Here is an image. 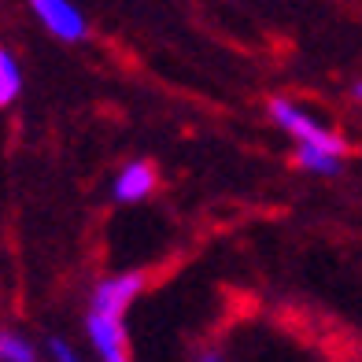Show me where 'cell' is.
<instances>
[{"label": "cell", "instance_id": "6da1fadb", "mask_svg": "<svg viewBox=\"0 0 362 362\" xmlns=\"http://www.w3.org/2000/svg\"><path fill=\"white\" fill-rule=\"evenodd\" d=\"M144 288V270H111L89 285L86 307H81V337H86V348L96 362H137L129 315H134Z\"/></svg>", "mask_w": 362, "mask_h": 362}, {"label": "cell", "instance_id": "7a4b0ae2", "mask_svg": "<svg viewBox=\"0 0 362 362\" xmlns=\"http://www.w3.org/2000/svg\"><path fill=\"white\" fill-rule=\"evenodd\" d=\"M270 122L281 129L292 144L296 167L310 177H337L348 163V141L337 126H329L318 111H310L296 96H270L267 104Z\"/></svg>", "mask_w": 362, "mask_h": 362}, {"label": "cell", "instance_id": "3957f363", "mask_svg": "<svg viewBox=\"0 0 362 362\" xmlns=\"http://www.w3.org/2000/svg\"><path fill=\"white\" fill-rule=\"evenodd\" d=\"M34 23L59 45H81L89 37V19L78 0H26Z\"/></svg>", "mask_w": 362, "mask_h": 362}, {"label": "cell", "instance_id": "277c9868", "mask_svg": "<svg viewBox=\"0 0 362 362\" xmlns=\"http://www.w3.org/2000/svg\"><path fill=\"white\" fill-rule=\"evenodd\" d=\"M159 189V170L152 159H126L115 167L107 181V196L115 207H137L144 200H152V192Z\"/></svg>", "mask_w": 362, "mask_h": 362}, {"label": "cell", "instance_id": "5b68a950", "mask_svg": "<svg viewBox=\"0 0 362 362\" xmlns=\"http://www.w3.org/2000/svg\"><path fill=\"white\" fill-rule=\"evenodd\" d=\"M0 362H41V337L0 322Z\"/></svg>", "mask_w": 362, "mask_h": 362}, {"label": "cell", "instance_id": "8992f818", "mask_svg": "<svg viewBox=\"0 0 362 362\" xmlns=\"http://www.w3.org/2000/svg\"><path fill=\"white\" fill-rule=\"evenodd\" d=\"M23 89H26V74H23V63L15 56V48L0 45V111H8L23 100Z\"/></svg>", "mask_w": 362, "mask_h": 362}, {"label": "cell", "instance_id": "52a82bcc", "mask_svg": "<svg viewBox=\"0 0 362 362\" xmlns=\"http://www.w3.org/2000/svg\"><path fill=\"white\" fill-rule=\"evenodd\" d=\"M41 362H89V348L67 333H41Z\"/></svg>", "mask_w": 362, "mask_h": 362}, {"label": "cell", "instance_id": "ba28073f", "mask_svg": "<svg viewBox=\"0 0 362 362\" xmlns=\"http://www.w3.org/2000/svg\"><path fill=\"white\" fill-rule=\"evenodd\" d=\"M192 362H229V358H226V355L215 348V344H204V348L192 355Z\"/></svg>", "mask_w": 362, "mask_h": 362}, {"label": "cell", "instance_id": "9c48e42d", "mask_svg": "<svg viewBox=\"0 0 362 362\" xmlns=\"http://www.w3.org/2000/svg\"><path fill=\"white\" fill-rule=\"evenodd\" d=\"M351 93H355V100H362V81H355V89H351Z\"/></svg>", "mask_w": 362, "mask_h": 362}]
</instances>
